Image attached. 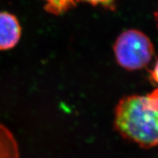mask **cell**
Here are the masks:
<instances>
[{
	"instance_id": "6da1fadb",
	"label": "cell",
	"mask_w": 158,
	"mask_h": 158,
	"mask_svg": "<svg viewBox=\"0 0 158 158\" xmlns=\"http://www.w3.org/2000/svg\"><path fill=\"white\" fill-rule=\"evenodd\" d=\"M114 126L122 137L139 147L158 146V89L122 98L116 107Z\"/></svg>"
},
{
	"instance_id": "7a4b0ae2",
	"label": "cell",
	"mask_w": 158,
	"mask_h": 158,
	"mask_svg": "<svg viewBox=\"0 0 158 158\" xmlns=\"http://www.w3.org/2000/svg\"><path fill=\"white\" fill-rule=\"evenodd\" d=\"M114 50L118 64L127 70L143 68L154 54L153 45L149 37L135 29L122 33L116 40Z\"/></svg>"
},
{
	"instance_id": "3957f363",
	"label": "cell",
	"mask_w": 158,
	"mask_h": 158,
	"mask_svg": "<svg viewBox=\"0 0 158 158\" xmlns=\"http://www.w3.org/2000/svg\"><path fill=\"white\" fill-rule=\"evenodd\" d=\"M21 28L15 15L6 12L0 13V50H8L19 41Z\"/></svg>"
},
{
	"instance_id": "277c9868",
	"label": "cell",
	"mask_w": 158,
	"mask_h": 158,
	"mask_svg": "<svg viewBox=\"0 0 158 158\" xmlns=\"http://www.w3.org/2000/svg\"><path fill=\"white\" fill-rule=\"evenodd\" d=\"M0 158H20L15 136L4 124L0 123Z\"/></svg>"
},
{
	"instance_id": "5b68a950",
	"label": "cell",
	"mask_w": 158,
	"mask_h": 158,
	"mask_svg": "<svg viewBox=\"0 0 158 158\" xmlns=\"http://www.w3.org/2000/svg\"><path fill=\"white\" fill-rule=\"evenodd\" d=\"M45 9L53 14L59 15L76 6V0H43Z\"/></svg>"
},
{
	"instance_id": "8992f818",
	"label": "cell",
	"mask_w": 158,
	"mask_h": 158,
	"mask_svg": "<svg viewBox=\"0 0 158 158\" xmlns=\"http://www.w3.org/2000/svg\"><path fill=\"white\" fill-rule=\"evenodd\" d=\"M77 2H84L92 5H100L105 7L111 8L116 0H76Z\"/></svg>"
},
{
	"instance_id": "52a82bcc",
	"label": "cell",
	"mask_w": 158,
	"mask_h": 158,
	"mask_svg": "<svg viewBox=\"0 0 158 158\" xmlns=\"http://www.w3.org/2000/svg\"><path fill=\"white\" fill-rule=\"evenodd\" d=\"M151 76L153 81L158 85V60L155 63L152 70L151 71V76Z\"/></svg>"
},
{
	"instance_id": "ba28073f",
	"label": "cell",
	"mask_w": 158,
	"mask_h": 158,
	"mask_svg": "<svg viewBox=\"0 0 158 158\" xmlns=\"http://www.w3.org/2000/svg\"><path fill=\"white\" fill-rule=\"evenodd\" d=\"M155 15H156V19H157V23H158V11L156 13Z\"/></svg>"
}]
</instances>
